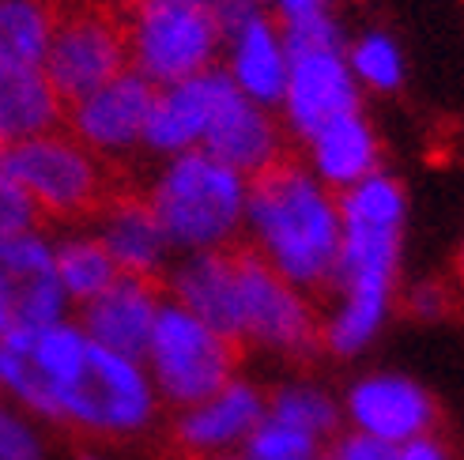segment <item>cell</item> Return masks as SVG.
<instances>
[{"instance_id":"obj_1","label":"cell","mask_w":464,"mask_h":460,"mask_svg":"<svg viewBox=\"0 0 464 460\" xmlns=\"http://www.w3.org/2000/svg\"><path fill=\"white\" fill-rule=\"evenodd\" d=\"M246 223L261 257L298 291H321L333 283L340 261L343 223L329 189L284 151L272 167L249 177Z\"/></svg>"},{"instance_id":"obj_2","label":"cell","mask_w":464,"mask_h":460,"mask_svg":"<svg viewBox=\"0 0 464 460\" xmlns=\"http://www.w3.org/2000/svg\"><path fill=\"white\" fill-rule=\"evenodd\" d=\"M0 174L27 189L38 212L50 219H99L129 193L121 167L83 148L64 129L0 148Z\"/></svg>"},{"instance_id":"obj_3","label":"cell","mask_w":464,"mask_h":460,"mask_svg":"<svg viewBox=\"0 0 464 460\" xmlns=\"http://www.w3.org/2000/svg\"><path fill=\"white\" fill-rule=\"evenodd\" d=\"M170 245L208 253L238 242L246 223V181L204 151L174 155L148 193Z\"/></svg>"},{"instance_id":"obj_4","label":"cell","mask_w":464,"mask_h":460,"mask_svg":"<svg viewBox=\"0 0 464 460\" xmlns=\"http://www.w3.org/2000/svg\"><path fill=\"white\" fill-rule=\"evenodd\" d=\"M129 42V68L148 83L208 72L223 38L216 0H110Z\"/></svg>"},{"instance_id":"obj_5","label":"cell","mask_w":464,"mask_h":460,"mask_svg":"<svg viewBox=\"0 0 464 460\" xmlns=\"http://www.w3.org/2000/svg\"><path fill=\"white\" fill-rule=\"evenodd\" d=\"M42 72L61 102V118L64 110L80 106L99 87L129 72V42L110 0H83V5L57 8V27Z\"/></svg>"},{"instance_id":"obj_6","label":"cell","mask_w":464,"mask_h":460,"mask_svg":"<svg viewBox=\"0 0 464 460\" xmlns=\"http://www.w3.org/2000/svg\"><path fill=\"white\" fill-rule=\"evenodd\" d=\"M238 359H242V348L235 340L208 329L200 317L181 310L178 302L159 310L155 332L148 343V362H151L155 388L170 404L193 407L212 400L219 388L230 385Z\"/></svg>"},{"instance_id":"obj_7","label":"cell","mask_w":464,"mask_h":460,"mask_svg":"<svg viewBox=\"0 0 464 460\" xmlns=\"http://www.w3.org/2000/svg\"><path fill=\"white\" fill-rule=\"evenodd\" d=\"M235 257V283H238V310H242V343H265V348L287 355H310L324 340V329L298 287H291L276 272L253 242L230 245Z\"/></svg>"},{"instance_id":"obj_8","label":"cell","mask_w":464,"mask_h":460,"mask_svg":"<svg viewBox=\"0 0 464 460\" xmlns=\"http://www.w3.org/2000/svg\"><path fill=\"white\" fill-rule=\"evenodd\" d=\"M151 416H155V397L148 374L132 359L91 343L76 381L61 393V419L91 434L125 438V434L144 430Z\"/></svg>"},{"instance_id":"obj_9","label":"cell","mask_w":464,"mask_h":460,"mask_svg":"<svg viewBox=\"0 0 464 460\" xmlns=\"http://www.w3.org/2000/svg\"><path fill=\"white\" fill-rule=\"evenodd\" d=\"M155 95H159L155 83H148L144 76H136L129 68L118 80L99 87L95 95H87L80 106L64 110L61 129L68 136H76L83 148H91L95 155L113 163L121 151L144 144V129L151 118Z\"/></svg>"},{"instance_id":"obj_10","label":"cell","mask_w":464,"mask_h":460,"mask_svg":"<svg viewBox=\"0 0 464 460\" xmlns=\"http://www.w3.org/2000/svg\"><path fill=\"white\" fill-rule=\"evenodd\" d=\"M204 155H212L216 163L230 167L235 174H249V177L261 174L284 155L280 129L272 125V118L257 102H249L242 95L230 76H223L219 83L212 125L204 132Z\"/></svg>"},{"instance_id":"obj_11","label":"cell","mask_w":464,"mask_h":460,"mask_svg":"<svg viewBox=\"0 0 464 460\" xmlns=\"http://www.w3.org/2000/svg\"><path fill=\"white\" fill-rule=\"evenodd\" d=\"M159 310H162V280L118 275L113 287H106L99 298H91L83 306V329L91 343L140 362L148 359Z\"/></svg>"},{"instance_id":"obj_12","label":"cell","mask_w":464,"mask_h":460,"mask_svg":"<svg viewBox=\"0 0 464 460\" xmlns=\"http://www.w3.org/2000/svg\"><path fill=\"white\" fill-rule=\"evenodd\" d=\"M287 91H284V110L295 136H317L329 121L355 113V80L352 64H343L340 50H314L287 57Z\"/></svg>"},{"instance_id":"obj_13","label":"cell","mask_w":464,"mask_h":460,"mask_svg":"<svg viewBox=\"0 0 464 460\" xmlns=\"http://www.w3.org/2000/svg\"><path fill=\"white\" fill-rule=\"evenodd\" d=\"M265 423V400L253 385L230 381L212 400L193 404L185 416H178L170 442L185 456H216L230 446L249 442V434Z\"/></svg>"},{"instance_id":"obj_14","label":"cell","mask_w":464,"mask_h":460,"mask_svg":"<svg viewBox=\"0 0 464 460\" xmlns=\"http://www.w3.org/2000/svg\"><path fill=\"white\" fill-rule=\"evenodd\" d=\"M347 411L362 434L382 438L389 446H404L423 438L434 423V404L415 381L408 378H366L352 388Z\"/></svg>"},{"instance_id":"obj_15","label":"cell","mask_w":464,"mask_h":460,"mask_svg":"<svg viewBox=\"0 0 464 460\" xmlns=\"http://www.w3.org/2000/svg\"><path fill=\"white\" fill-rule=\"evenodd\" d=\"M174 298L181 310H189L200 317L208 329H216L219 336L242 343V310H238V283H235V257L227 249H208L193 253L178 272H174Z\"/></svg>"},{"instance_id":"obj_16","label":"cell","mask_w":464,"mask_h":460,"mask_svg":"<svg viewBox=\"0 0 464 460\" xmlns=\"http://www.w3.org/2000/svg\"><path fill=\"white\" fill-rule=\"evenodd\" d=\"M223 76L227 72L208 68V72H200L193 80H181V83H170L167 91H159L148 129H144V144L162 155H185L197 144H204V132L212 125Z\"/></svg>"},{"instance_id":"obj_17","label":"cell","mask_w":464,"mask_h":460,"mask_svg":"<svg viewBox=\"0 0 464 460\" xmlns=\"http://www.w3.org/2000/svg\"><path fill=\"white\" fill-rule=\"evenodd\" d=\"M102 219V245L113 257L121 275H136V280H162L159 268L167 261V235L151 212L148 196L136 189L121 193L110 208L99 216Z\"/></svg>"},{"instance_id":"obj_18","label":"cell","mask_w":464,"mask_h":460,"mask_svg":"<svg viewBox=\"0 0 464 460\" xmlns=\"http://www.w3.org/2000/svg\"><path fill=\"white\" fill-rule=\"evenodd\" d=\"M61 125V102L42 68L0 61V148L53 132Z\"/></svg>"},{"instance_id":"obj_19","label":"cell","mask_w":464,"mask_h":460,"mask_svg":"<svg viewBox=\"0 0 464 460\" xmlns=\"http://www.w3.org/2000/svg\"><path fill=\"white\" fill-rule=\"evenodd\" d=\"M230 42H235V76L230 80L238 83L242 95L257 106L284 102L291 61L284 50V34L272 27V19L257 12Z\"/></svg>"},{"instance_id":"obj_20","label":"cell","mask_w":464,"mask_h":460,"mask_svg":"<svg viewBox=\"0 0 464 460\" xmlns=\"http://www.w3.org/2000/svg\"><path fill=\"white\" fill-rule=\"evenodd\" d=\"M310 151H314L317 174L336 189L359 186L378 167V140L370 125L359 118V110L343 113V118L324 125L317 136H310Z\"/></svg>"},{"instance_id":"obj_21","label":"cell","mask_w":464,"mask_h":460,"mask_svg":"<svg viewBox=\"0 0 464 460\" xmlns=\"http://www.w3.org/2000/svg\"><path fill=\"white\" fill-rule=\"evenodd\" d=\"M57 27V5L45 0H0V61L42 68Z\"/></svg>"},{"instance_id":"obj_22","label":"cell","mask_w":464,"mask_h":460,"mask_svg":"<svg viewBox=\"0 0 464 460\" xmlns=\"http://www.w3.org/2000/svg\"><path fill=\"white\" fill-rule=\"evenodd\" d=\"M53 264H57V280H61L64 294L76 298V302H83V306L91 302V298H99L106 287H113V280L121 275L99 238L64 242L53 253Z\"/></svg>"},{"instance_id":"obj_23","label":"cell","mask_w":464,"mask_h":460,"mask_svg":"<svg viewBox=\"0 0 464 460\" xmlns=\"http://www.w3.org/2000/svg\"><path fill=\"white\" fill-rule=\"evenodd\" d=\"M340 208V223L343 226H385V230H401L404 219V193L392 177L370 174L359 186L343 189V196L336 200Z\"/></svg>"},{"instance_id":"obj_24","label":"cell","mask_w":464,"mask_h":460,"mask_svg":"<svg viewBox=\"0 0 464 460\" xmlns=\"http://www.w3.org/2000/svg\"><path fill=\"white\" fill-rule=\"evenodd\" d=\"M87 348H91V340H87L80 329L64 325V321H57V325L42 329V332L34 336L31 366L45 378V385H50L53 393H57V400H61L64 388L76 381L80 366H83V359H87Z\"/></svg>"},{"instance_id":"obj_25","label":"cell","mask_w":464,"mask_h":460,"mask_svg":"<svg viewBox=\"0 0 464 460\" xmlns=\"http://www.w3.org/2000/svg\"><path fill=\"white\" fill-rule=\"evenodd\" d=\"M272 423L303 430L310 438L317 434H329L336 426V407L329 397H321L317 388H280L272 400Z\"/></svg>"},{"instance_id":"obj_26","label":"cell","mask_w":464,"mask_h":460,"mask_svg":"<svg viewBox=\"0 0 464 460\" xmlns=\"http://www.w3.org/2000/svg\"><path fill=\"white\" fill-rule=\"evenodd\" d=\"M249 460H321V456H317V438L265 419L249 434Z\"/></svg>"},{"instance_id":"obj_27","label":"cell","mask_w":464,"mask_h":460,"mask_svg":"<svg viewBox=\"0 0 464 460\" xmlns=\"http://www.w3.org/2000/svg\"><path fill=\"white\" fill-rule=\"evenodd\" d=\"M352 72L378 91H392L401 83V53L385 34H366L352 50Z\"/></svg>"},{"instance_id":"obj_28","label":"cell","mask_w":464,"mask_h":460,"mask_svg":"<svg viewBox=\"0 0 464 460\" xmlns=\"http://www.w3.org/2000/svg\"><path fill=\"white\" fill-rule=\"evenodd\" d=\"M38 219H42V212H38V204L31 200V193L23 186H15L8 174H0V242L31 235V226Z\"/></svg>"},{"instance_id":"obj_29","label":"cell","mask_w":464,"mask_h":460,"mask_svg":"<svg viewBox=\"0 0 464 460\" xmlns=\"http://www.w3.org/2000/svg\"><path fill=\"white\" fill-rule=\"evenodd\" d=\"M0 460H42L38 438L8 411H0Z\"/></svg>"},{"instance_id":"obj_30","label":"cell","mask_w":464,"mask_h":460,"mask_svg":"<svg viewBox=\"0 0 464 460\" xmlns=\"http://www.w3.org/2000/svg\"><path fill=\"white\" fill-rule=\"evenodd\" d=\"M329 460H397V446H389L382 438H370V434H352L336 446V453Z\"/></svg>"},{"instance_id":"obj_31","label":"cell","mask_w":464,"mask_h":460,"mask_svg":"<svg viewBox=\"0 0 464 460\" xmlns=\"http://www.w3.org/2000/svg\"><path fill=\"white\" fill-rule=\"evenodd\" d=\"M397 460H446V449L430 438H411L397 449Z\"/></svg>"},{"instance_id":"obj_32","label":"cell","mask_w":464,"mask_h":460,"mask_svg":"<svg viewBox=\"0 0 464 460\" xmlns=\"http://www.w3.org/2000/svg\"><path fill=\"white\" fill-rule=\"evenodd\" d=\"M411 306L420 310V313H438L442 310V291L438 287H427V291H415V298H411Z\"/></svg>"},{"instance_id":"obj_33","label":"cell","mask_w":464,"mask_h":460,"mask_svg":"<svg viewBox=\"0 0 464 460\" xmlns=\"http://www.w3.org/2000/svg\"><path fill=\"white\" fill-rule=\"evenodd\" d=\"M0 381H5V351H0Z\"/></svg>"},{"instance_id":"obj_34","label":"cell","mask_w":464,"mask_h":460,"mask_svg":"<svg viewBox=\"0 0 464 460\" xmlns=\"http://www.w3.org/2000/svg\"><path fill=\"white\" fill-rule=\"evenodd\" d=\"M219 460H249V456H219Z\"/></svg>"},{"instance_id":"obj_35","label":"cell","mask_w":464,"mask_h":460,"mask_svg":"<svg viewBox=\"0 0 464 460\" xmlns=\"http://www.w3.org/2000/svg\"><path fill=\"white\" fill-rule=\"evenodd\" d=\"M460 275H464V253H460Z\"/></svg>"},{"instance_id":"obj_36","label":"cell","mask_w":464,"mask_h":460,"mask_svg":"<svg viewBox=\"0 0 464 460\" xmlns=\"http://www.w3.org/2000/svg\"><path fill=\"white\" fill-rule=\"evenodd\" d=\"M249 5H261V0H249Z\"/></svg>"},{"instance_id":"obj_37","label":"cell","mask_w":464,"mask_h":460,"mask_svg":"<svg viewBox=\"0 0 464 460\" xmlns=\"http://www.w3.org/2000/svg\"><path fill=\"white\" fill-rule=\"evenodd\" d=\"M83 460H95V456H83Z\"/></svg>"}]
</instances>
